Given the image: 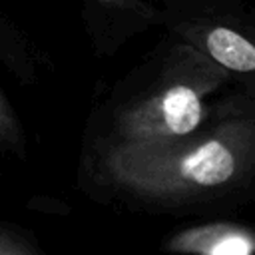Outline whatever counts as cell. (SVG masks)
Wrapping results in <instances>:
<instances>
[{
	"instance_id": "cell-1",
	"label": "cell",
	"mask_w": 255,
	"mask_h": 255,
	"mask_svg": "<svg viewBox=\"0 0 255 255\" xmlns=\"http://www.w3.org/2000/svg\"><path fill=\"white\" fill-rule=\"evenodd\" d=\"M76 185L108 209L203 217L233 215L255 191V106L183 137L80 145Z\"/></svg>"
},
{
	"instance_id": "cell-2",
	"label": "cell",
	"mask_w": 255,
	"mask_h": 255,
	"mask_svg": "<svg viewBox=\"0 0 255 255\" xmlns=\"http://www.w3.org/2000/svg\"><path fill=\"white\" fill-rule=\"evenodd\" d=\"M251 106L255 86L165 34L90 110L80 145L183 137Z\"/></svg>"
},
{
	"instance_id": "cell-3",
	"label": "cell",
	"mask_w": 255,
	"mask_h": 255,
	"mask_svg": "<svg viewBox=\"0 0 255 255\" xmlns=\"http://www.w3.org/2000/svg\"><path fill=\"white\" fill-rule=\"evenodd\" d=\"M161 28L255 86V20L243 0H177L161 6Z\"/></svg>"
},
{
	"instance_id": "cell-4",
	"label": "cell",
	"mask_w": 255,
	"mask_h": 255,
	"mask_svg": "<svg viewBox=\"0 0 255 255\" xmlns=\"http://www.w3.org/2000/svg\"><path fill=\"white\" fill-rule=\"evenodd\" d=\"M48 56L16 26L8 16L0 12V66L18 80L22 86H34L40 82L42 72L48 68ZM0 159L26 161L28 159V135L18 116L16 106L10 102L0 82Z\"/></svg>"
},
{
	"instance_id": "cell-5",
	"label": "cell",
	"mask_w": 255,
	"mask_h": 255,
	"mask_svg": "<svg viewBox=\"0 0 255 255\" xmlns=\"http://www.w3.org/2000/svg\"><path fill=\"white\" fill-rule=\"evenodd\" d=\"M78 4L96 58H114L135 38L161 28V4L151 0H78Z\"/></svg>"
},
{
	"instance_id": "cell-6",
	"label": "cell",
	"mask_w": 255,
	"mask_h": 255,
	"mask_svg": "<svg viewBox=\"0 0 255 255\" xmlns=\"http://www.w3.org/2000/svg\"><path fill=\"white\" fill-rule=\"evenodd\" d=\"M159 249L177 255H251L255 231L231 215H203L199 221L165 233Z\"/></svg>"
},
{
	"instance_id": "cell-7",
	"label": "cell",
	"mask_w": 255,
	"mask_h": 255,
	"mask_svg": "<svg viewBox=\"0 0 255 255\" xmlns=\"http://www.w3.org/2000/svg\"><path fill=\"white\" fill-rule=\"evenodd\" d=\"M44 249L34 231L0 219V255H42Z\"/></svg>"
},
{
	"instance_id": "cell-8",
	"label": "cell",
	"mask_w": 255,
	"mask_h": 255,
	"mask_svg": "<svg viewBox=\"0 0 255 255\" xmlns=\"http://www.w3.org/2000/svg\"><path fill=\"white\" fill-rule=\"evenodd\" d=\"M175 2H177V0H159L161 6H169V4H175Z\"/></svg>"
}]
</instances>
